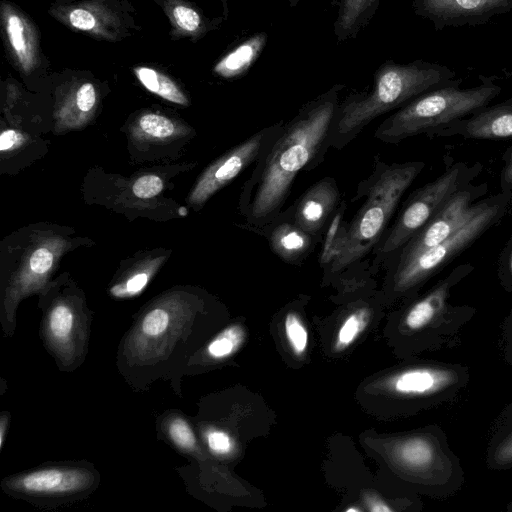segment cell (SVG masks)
Returning a JSON list of instances; mask_svg holds the SVG:
<instances>
[{"instance_id": "cell-1", "label": "cell", "mask_w": 512, "mask_h": 512, "mask_svg": "<svg viewBox=\"0 0 512 512\" xmlns=\"http://www.w3.org/2000/svg\"><path fill=\"white\" fill-rule=\"evenodd\" d=\"M343 86L336 84L303 106L283 125L258 159L248 182V220L261 225L273 220L286 201L296 175L315 164L314 159L330 144L332 123Z\"/></svg>"}, {"instance_id": "cell-2", "label": "cell", "mask_w": 512, "mask_h": 512, "mask_svg": "<svg viewBox=\"0 0 512 512\" xmlns=\"http://www.w3.org/2000/svg\"><path fill=\"white\" fill-rule=\"evenodd\" d=\"M456 77L454 70L439 63L385 61L376 70L370 91L352 94L338 105L330 144L341 149L379 116L399 109L423 93L453 82Z\"/></svg>"}, {"instance_id": "cell-3", "label": "cell", "mask_w": 512, "mask_h": 512, "mask_svg": "<svg viewBox=\"0 0 512 512\" xmlns=\"http://www.w3.org/2000/svg\"><path fill=\"white\" fill-rule=\"evenodd\" d=\"M481 83L461 88L462 79L430 90L411 100L387 117L375 130V138L399 143L409 137L426 134L465 118L488 104L501 93L494 77L480 75Z\"/></svg>"}, {"instance_id": "cell-4", "label": "cell", "mask_w": 512, "mask_h": 512, "mask_svg": "<svg viewBox=\"0 0 512 512\" xmlns=\"http://www.w3.org/2000/svg\"><path fill=\"white\" fill-rule=\"evenodd\" d=\"M420 161L392 164L377 172L364 204L341 228L330 263L340 270L363 257L380 239L403 193L424 168Z\"/></svg>"}, {"instance_id": "cell-5", "label": "cell", "mask_w": 512, "mask_h": 512, "mask_svg": "<svg viewBox=\"0 0 512 512\" xmlns=\"http://www.w3.org/2000/svg\"><path fill=\"white\" fill-rule=\"evenodd\" d=\"M511 199V191H501L479 200L474 212L449 237L397 264L395 288L407 291L447 266L504 216Z\"/></svg>"}, {"instance_id": "cell-6", "label": "cell", "mask_w": 512, "mask_h": 512, "mask_svg": "<svg viewBox=\"0 0 512 512\" xmlns=\"http://www.w3.org/2000/svg\"><path fill=\"white\" fill-rule=\"evenodd\" d=\"M480 169L479 163L472 166L458 162L416 190L400 212L379 253L388 255L401 250L455 192L473 181Z\"/></svg>"}, {"instance_id": "cell-7", "label": "cell", "mask_w": 512, "mask_h": 512, "mask_svg": "<svg viewBox=\"0 0 512 512\" xmlns=\"http://www.w3.org/2000/svg\"><path fill=\"white\" fill-rule=\"evenodd\" d=\"M487 184H472L455 192L442 208L402 247L398 263L442 242L474 212L479 198L487 193ZM397 263V264H398Z\"/></svg>"}, {"instance_id": "cell-8", "label": "cell", "mask_w": 512, "mask_h": 512, "mask_svg": "<svg viewBox=\"0 0 512 512\" xmlns=\"http://www.w3.org/2000/svg\"><path fill=\"white\" fill-rule=\"evenodd\" d=\"M278 123L259 131L212 163L199 178L190 193L189 202L203 205L252 162L259 159L282 128Z\"/></svg>"}, {"instance_id": "cell-9", "label": "cell", "mask_w": 512, "mask_h": 512, "mask_svg": "<svg viewBox=\"0 0 512 512\" xmlns=\"http://www.w3.org/2000/svg\"><path fill=\"white\" fill-rule=\"evenodd\" d=\"M412 6L436 30L482 25L512 12V0H413Z\"/></svg>"}, {"instance_id": "cell-10", "label": "cell", "mask_w": 512, "mask_h": 512, "mask_svg": "<svg viewBox=\"0 0 512 512\" xmlns=\"http://www.w3.org/2000/svg\"><path fill=\"white\" fill-rule=\"evenodd\" d=\"M51 14L66 26L101 40L118 41L126 32L120 12L106 0L58 6Z\"/></svg>"}, {"instance_id": "cell-11", "label": "cell", "mask_w": 512, "mask_h": 512, "mask_svg": "<svg viewBox=\"0 0 512 512\" xmlns=\"http://www.w3.org/2000/svg\"><path fill=\"white\" fill-rule=\"evenodd\" d=\"M431 136H459L477 140L512 139V98L456 120L436 130Z\"/></svg>"}, {"instance_id": "cell-12", "label": "cell", "mask_w": 512, "mask_h": 512, "mask_svg": "<svg viewBox=\"0 0 512 512\" xmlns=\"http://www.w3.org/2000/svg\"><path fill=\"white\" fill-rule=\"evenodd\" d=\"M1 25L9 56L24 74L39 65V35L33 22L17 7L1 4Z\"/></svg>"}, {"instance_id": "cell-13", "label": "cell", "mask_w": 512, "mask_h": 512, "mask_svg": "<svg viewBox=\"0 0 512 512\" xmlns=\"http://www.w3.org/2000/svg\"><path fill=\"white\" fill-rule=\"evenodd\" d=\"M339 199L334 179L325 178L308 189L294 212V224L310 235L318 233Z\"/></svg>"}, {"instance_id": "cell-14", "label": "cell", "mask_w": 512, "mask_h": 512, "mask_svg": "<svg viewBox=\"0 0 512 512\" xmlns=\"http://www.w3.org/2000/svg\"><path fill=\"white\" fill-rule=\"evenodd\" d=\"M66 243L61 239H47L37 244L25 256L15 276V293H24L42 283L49 275Z\"/></svg>"}, {"instance_id": "cell-15", "label": "cell", "mask_w": 512, "mask_h": 512, "mask_svg": "<svg viewBox=\"0 0 512 512\" xmlns=\"http://www.w3.org/2000/svg\"><path fill=\"white\" fill-rule=\"evenodd\" d=\"M97 91L90 82L73 85L61 98L55 111L58 129H75L84 126L94 114Z\"/></svg>"}, {"instance_id": "cell-16", "label": "cell", "mask_w": 512, "mask_h": 512, "mask_svg": "<svg viewBox=\"0 0 512 512\" xmlns=\"http://www.w3.org/2000/svg\"><path fill=\"white\" fill-rule=\"evenodd\" d=\"M79 470L48 469L26 474L15 481V487L32 494H58L79 490L87 482Z\"/></svg>"}, {"instance_id": "cell-17", "label": "cell", "mask_w": 512, "mask_h": 512, "mask_svg": "<svg viewBox=\"0 0 512 512\" xmlns=\"http://www.w3.org/2000/svg\"><path fill=\"white\" fill-rule=\"evenodd\" d=\"M268 35L257 32L237 44L214 66L213 72L225 79L243 76L253 66L266 46Z\"/></svg>"}, {"instance_id": "cell-18", "label": "cell", "mask_w": 512, "mask_h": 512, "mask_svg": "<svg viewBox=\"0 0 512 512\" xmlns=\"http://www.w3.org/2000/svg\"><path fill=\"white\" fill-rule=\"evenodd\" d=\"M380 0H338L334 34L338 43L348 41L369 23Z\"/></svg>"}, {"instance_id": "cell-19", "label": "cell", "mask_w": 512, "mask_h": 512, "mask_svg": "<svg viewBox=\"0 0 512 512\" xmlns=\"http://www.w3.org/2000/svg\"><path fill=\"white\" fill-rule=\"evenodd\" d=\"M311 236L294 222H285L273 228L269 236V243L274 253L281 259L295 262L302 259L310 250Z\"/></svg>"}, {"instance_id": "cell-20", "label": "cell", "mask_w": 512, "mask_h": 512, "mask_svg": "<svg viewBox=\"0 0 512 512\" xmlns=\"http://www.w3.org/2000/svg\"><path fill=\"white\" fill-rule=\"evenodd\" d=\"M164 10L176 34L197 39L211 26L198 10L184 0H165Z\"/></svg>"}, {"instance_id": "cell-21", "label": "cell", "mask_w": 512, "mask_h": 512, "mask_svg": "<svg viewBox=\"0 0 512 512\" xmlns=\"http://www.w3.org/2000/svg\"><path fill=\"white\" fill-rule=\"evenodd\" d=\"M487 465L494 470L512 467V405L498 423L487 449Z\"/></svg>"}, {"instance_id": "cell-22", "label": "cell", "mask_w": 512, "mask_h": 512, "mask_svg": "<svg viewBox=\"0 0 512 512\" xmlns=\"http://www.w3.org/2000/svg\"><path fill=\"white\" fill-rule=\"evenodd\" d=\"M133 71L138 81L151 93L179 105H188L186 95L166 74L147 66H137Z\"/></svg>"}, {"instance_id": "cell-23", "label": "cell", "mask_w": 512, "mask_h": 512, "mask_svg": "<svg viewBox=\"0 0 512 512\" xmlns=\"http://www.w3.org/2000/svg\"><path fill=\"white\" fill-rule=\"evenodd\" d=\"M177 133V125L170 118L152 112L142 114L133 127L138 139L166 140Z\"/></svg>"}, {"instance_id": "cell-24", "label": "cell", "mask_w": 512, "mask_h": 512, "mask_svg": "<svg viewBox=\"0 0 512 512\" xmlns=\"http://www.w3.org/2000/svg\"><path fill=\"white\" fill-rule=\"evenodd\" d=\"M369 320V310L360 308L346 317L340 326L335 343L336 350H342L352 344L363 331Z\"/></svg>"}, {"instance_id": "cell-25", "label": "cell", "mask_w": 512, "mask_h": 512, "mask_svg": "<svg viewBox=\"0 0 512 512\" xmlns=\"http://www.w3.org/2000/svg\"><path fill=\"white\" fill-rule=\"evenodd\" d=\"M244 340V330L239 325H233L222 331L208 345V353L216 359L226 358L233 354Z\"/></svg>"}, {"instance_id": "cell-26", "label": "cell", "mask_w": 512, "mask_h": 512, "mask_svg": "<svg viewBox=\"0 0 512 512\" xmlns=\"http://www.w3.org/2000/svg\"><path fill=\"white\" fill-rule=\"evenodd\" d=\"M161 262L162 259H155L145 263L143 267L132 274L124 283L115 285L111 289L112 294L122 297L135 295L141 292Z\"/></svg>"}, {"instance_id": "cell-27", "label": "cell", "mask_w": 512, "mask_h": 512, "mask_svg": "<svg viewBox=\"0 0 512 512\" xmlns=\"http://www.w3.org/2000/svg\"><path fill=\"white\" fill-rule=\"evenodd\" d=\"M284 329L291 350L297 356L302 355L308 345V332L301 318L294 312L286 315Z\"/></svg>"}, {"instance_id": "cell-28", "label": "cell", "mask_w": 512, "mask_h": 512, "mask_svg": "<svg viewBox=\"0 0 512 512\" xmlns=\"http://www.w3.org/2000/svg\"><path fill=\"white\" fill-rule=\"evenodd\" d=\"M344 210L345 204L342 203L329 223L320 255L321 264H330L334 258L335 246L341 230Z\"/></svg>"}, {"instance_id": "cell-29", "label": "cell", "mask_w": 512, "mask_h": 512, "mask_svg": "<svg viewBox=\"0 0 512 512\" xmlns=\"http://www.w3.org/2000/svg\"><path fill=\"white\" fill-rule=\"evenodd\" d=\"M50 330L53 336L59 340L68 337L73 327V313L66 305L54 307L50 314Z\"/></svg>"}, {"instance_id": "cell-30", "label": "cell", "mask_w": 512, "mask_h": 512, "mask_svg": "<svg viewBox=\"0 0 512 512\" xmlns=\"http://www.w3.org/2000/svg\"><path fill=\"white\" fill-rule=\"evenodd\" d=\"M163 188L162 179L156 175H145L132 185V191L138 198L148 199L158 195Z\"/></svg>"}, {"instance_id": "cell-31", "label": "cell", "mask_w": 512, "mask_h": 512, "mask_svg": "<svg viewBox=\"0 0 512 512\" xmlns=\"http://www.w3.org/2000/svg\"><path fill=\"white\" fill-rule=\"evenodd\" d=\"M169 435L181 448L191 449L195 445V437L191 428L181 418H176L170 423Z\"/></svg>"}, {"instance_id": "cell-32", "label": "cell", "mask_w": 512, "mask_h": 512, "mask_svg": "<svg viewBox=\"0 0 512 512\" xmlns=\"http://www.w3.org/2000/svg\"><path fill=\"white\" fill-rule=\"evenodd\" d=\"M169 316L163 309L156 308L150 311L143 320L142 330L147 335H159L167 328Z\"/></svg>"}, {"instance_id": "cell-33", "label": "cell", "mask_w": 512, "mask_h": 512, "mask_svg": "<svg viewBox=\"0 0 512 512\" xmlns=\"http://www.w3.org/2000/svg\"><path fill=\"white\" fill-rule=\"evenodd\" d=\"M207 442L210 449L218 454H226L232 449V441L229 435L223 431L209 432Z\"/></svg>"}, {"instance_id": "cell-34", "label": "cell", "mask_w": 512, "mask_h": 512, "mask_svg": "<svg viewBox=\"0 0 512 512\" xmlns=\"http://www.w3.org/2000/svg\"><path fill=\"white\" fill-rule=\"evenodd\" d=\"M503 252L504 258L501 260L500 277L503 286L512 290V239Z\"/></svg>"}, {"instance_id": "cell-35", "label": "cell", "mask_w": 512, "mask_h": 512, "mask_svg": "<svg viewBox=\"0 0 512 512\" xmlns=\"http://www.w3.org/2000/svg\"><path fill=\"white\" fill-rule=\"evenodd\" d=\"M503 168L500 174L501 191L512 190V146L503 154Z\"/></svg>"}, {"instance_id": "cell-36", "label": "cell", "mask_w": 512, "mask_h": 512, "mask_svg": "<svg viewBox=\"0 0 512 512\" xmlns=\"http://www.w3.org/2000/svg\"><path fill=\"white\" fill-rule=\"evenodd\" d=\"M24 143V136L13 129L5 130L0 136V150L2 152L12 151Z\"/></svg>"}, {"instance_id": "cell-37", "label": "cell", "mask_w": 512, "mask_h": 512, "mask_svg": "<svg viewBox=\"0 0 512 512\" xmlns=\"http://www.w3.org/2000/svg\"><path fill=\"white\" fill-rule=\"evenodd\" d=\"M503 353L506 361L512 365V311L503 326Z\"/></svg>"}, {"instance_id": "cell-38", "label": "cell", "mask_w": 512, "mask_h": 512, "mask_svg": "<svg viewBox=\"0 0 512 512\" xmlns=\"http://www.w3.org/2000/svg\"><path fill=\"white\" fill-rule=\"evenodd\" d=\"M367 505L370 511L373 512H392L393 509L385 502L378 498L369 497L367 498Z\"/></svg>"}, {"instance_id": "cell-39", "label": "cell", "mask_w": 512, "mask_h": 512, "mask_svg": "<svg viewBox=\"0 0 512 512\" xmlns=\"http://www.w3.org/2000/svg\"><path fill=\"white\" fill-rule=\"evenodd\" d=\"M302 0H288V3L291 7H295Z\"/></svg>"}, {"instance_id": "cell-40", "label": "cell", "mask_w": 512, "mask_h": 512, "mask_svg": "<svg viewBox=\"0 0 512 512\" xmlns=\"http://www.w3.org/2000/svg\"><path fill=\"white\" fill-rule=\"evenodd\" d=\"M346 511L347 512H350V511H360V509L354 507V508H348V509H346Z\"/></svg>"}, {"instance_id": "cell-41", "label": "cell", "mask_w": 512, "mask_h": 512, "mask_svg": "<svg viewBox=\"0 0 512 512\" xmlns=\"http://www.w3.org/2000/svg\"><path fill=\"white\" fill-rule=\"evenodd\" d=\"M222 2L224 3L225 9H227V8H226V7H227V6H226V2H227V0H222Z\"/></svg>"}]
</instances>
